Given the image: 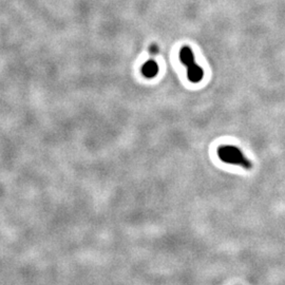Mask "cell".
I'll return each instance as SVG.
<instances>
[{"mask_svg": "<svg viewBox=\"0 0 285 285\" xmlns=\"http://www.w3.org/2000/svg\"><path fill=\"white\" fill-rule=\"evenodd\" d=\"M219 158L227 164L240 166L244 169H251L252 163L244 156L241 149L233 145H223L218 149Z\"/></svg>", "mask_w": 285, "mask_h": 285, "instance_id": "cell-1", "label": "cell"}, {"mask_svg": "<svg viewBox=\"0 0 285 285\" xmlns=\"http://www.w3.org/2000/svg\"><path fill=\"white\" fill-rule=\"evenodd\" d=\"M180 59L185 65V67L187 68L188 80L195 83L201 81L203 79L204 71L203 69L196 63L194 52H192V50L189 47H187V45H185V47L181 49Z\"/></svg>", "mask_w": 285, "mask_h": 285, "instance_id": "cell-2", "label": "cell"}, {"mask_svg": "<svg viewBox=\"0 0 285 285\" xmlns=\"http://www.w3.org/2000/svg\"><path fill=\"white\" fill-rule=\"evenodd\" d=\"M142 72L146 78H148V79L155 78L159 72V66L157 64V61H155L153 59L146 61L145 65L142 68Z\"/></svg>", "mask_w": 285, "mask_h": 285, "instance_id": "cell-3", "label": "cell"}, {"mask_svg": "<svg viewBox=\"0 0 285 285\" xmlns=\"http://www.w3.org/2000/svg\"><path fill=\"white\" fill-rule=\"evenodd\" d=\"M159 47H158V44L157 43H152L150 45V48H149V52L150 54H152V55H157V54L159 53Z\"/></svg>", "mask_w": 285, "mask_h": 285, "instance_id": "cell-4", "label": "cell"}]
</instances>
